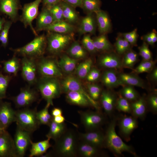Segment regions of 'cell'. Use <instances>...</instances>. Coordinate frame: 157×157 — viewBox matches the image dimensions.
<instances>
[{
	"label": "cell",
	"mask_w": 157,
	"mask_h": 157,
	"mask_svg": "<svg viewBox=\"0 0 157 157\" xmlns=\"http://www.w3.org/2000/svg\"><path fill=\"white\" fill-rule=\"evenodd\" d=\"M52 120L56 123L60 124L64 122L65 118L62 115H61L53 117Z\"/></svg>",
	"instance_id": "obj_58"
},
{
	"label": "cell",
	"mask_w": 157,
	"mask_h": 157,
	"mask_svg": "<svg viewBox=\"0 0 157 157\" xmlns=\"http://www.w3.org/2000/svg\"><path fill=\"white\" fill-rule=\"evenodd\" d=\"M122 87L119 94L130 102L136 100L140 96L134 86L125 85Z\"/></svg>",
	"instance_id": "obj_38"
},
{
	"label": "cell",
	"mask_w": 157,
	"mask_h": 157,
	"mask_svg": "<svg viewBox=\"0 0 157 157\" xmlns=\"http://www.w3.org/2000/svg\"><path fill=\"white\" fill-rule=\"evenodd\" d=\"M79 140L78 133L72 129H67L55 141L52 150L49 152L51 157H76Z\"/></svg>",
	"instance_id": "obj_1"
},
{
	"label": "cell",
	"mask_w": 157,
	"mask_h": 157,
	"mask_svg": "<svg viewBox=\"0 0 157 157\" xmlns=\"http://www.w3.org/2000/svg\"><path fill=\"white\" fill-rule=\"evenodd\" d=\"M101 73L100 70L95 67L92 68L86 78L88 81L93 83L98 81L100 78Z\"/></svg>",
	"instance_id": "obj_52"
},
{
	"label": "cell",
	"mask_w": 157,
	"mask_h": 157,
	"mask_svg": "<svg viewBox=\"0 0 157 157\" xmlns=\"http://www.w3.org/2000/svg\"><path fill=\"white\" fill-rule=\"evenodd\" d=\"M21 8L20 0H0V12L8 16L13 22L18 19Z\"/></svg>",
	"instance_id": "obj_17"
},
{
	"label": "cell",
	"mask_w": 157,
	"mask_h": 157,
	"mask_svg": "<svg viewBox=\"0 0 157 157\" xmlns=\"http://www.w3.org/2000/svg\"><path fill=\"white\" fill-rule=\"evenodd\" d=\"M37 87L42 97L51 105L53 99L59 97L62 92L60 83L55 77H41L37 81Z\"/></svg>",
	"instance_id": "obj_3"
},
{
	"label": "cell",
	"mask_w": 157,
	"mask_h": 157,
	"mask_svg": "<svg viewBox=\"0 0 157 157\" xmlns=\"http://www.w3.org/2000/svg\"><path fill=\"white\" fill-rule=\"evenodd\" d=\"M2 98H0V104L2 102Z\"/></svg>",
	"instance_id": "obj_63"
},
{
	"label": "cell",
	"mask_w": 157,
	"mask_h": 157,
	"mask_svg": "<svg viewBox=\"0 0 157 157\" xmlns=\"http://www.w3.org/2000/svg\"><path fill=\"white\" fill-rule=\"evenodd\" d=\"M83 0H62L75 8L77 7L82 8Z\"/></svg>",
	"instance_id": "obj_55"
},
{
	"label": "cell",
	"mask_w": 157,
	"mask_h": 157,
	"mask_svg": "<svg viewBox=\"0 0 157 157\" xmlns=\"http://www.w3.org/2000/svg\"><path fill=\"white\" fill-rule=\"evenodd\" d=\"M67 52L71 57L76 60L84 59L87 54V51L77 41L72 43Z\"/></svg>",
	"instance_id": "obj_33"
},
{
	"label": "cell",
	"mask_w": 157,
	"mask_h": 157,
	"mask_svg": "<svg viewBox=\"0 0 157 157\" xmlns=\"http://www.w3.org/2000/svg\"><path fill=\"white\" fill-rule=\"evenodd\" d=\"M139 54L142 58L143 60H153L151 53L147 43L144 42L141 46L139 48Z\"/></svg>",
	"instance_id": "obj_51"
},
{
	"label": "cell",
	"mask_w": 157,
	"mask_h": 157,
	"mask_svg": "<svg viewBox=\"0 0 157 157\" xmlns=\"http://www.w3.org/2000/svg\"><path fill=\"white\" fill-rule=\"evenodd\" d=\"M82 124L86 131L99 129L104 123L105 118L100 111H78Z\"/></svg>",
	"instance_id": "obj_7"
},
{
	"label": "cell",
	"mask_w": 157,
	"mask_h": 157,
	"mask_svg": "<svg viewBox=\"0 0 157 157\" xmlns=\"http://www.w3.org/2000/svg\"><path fill=\"white\" fill-rule=\"evenodd\" d=\"M96 31V24L92 13H88L80 21L77 29L80 35L87 33L94 34Z\"/></svg>",
	"instance_id": "obj_25"
},
{
	"label": "cell",
	"mask_w": 157,
	"mask_h": 157,
	"mask_svg": "<svg viewBox=\"0 0 157 157\" xmlns=\"http://www.w3.org/2000/svg\"><path fill=\"white\" fill-rule=\"evenodd\" d=\"M151 33L152 37V44L153 45L157 41V35L156 32L154 30H153Z\"/></svg>",
	"instance_id": "obj_60"
},
{
	"label": "cell",
	"mask_w": 157,
	"mask_h": 157,
	"mask_svg": "<svg viewBox=\"0 0 157 157\" xmlns=\"http://www.w3.org/2000/svg\"><path fill=\"white\" fill-rule=\"evenodd\" d=\"M51 105L47 103L45 107L40 111L37 112V118L40 124H44L48 126L52 120L53 117L49 112V108Z\"/></svg>",
	"instance_id": "obj_40"
},
{
	"label": "cell",
	"mask_w": 157,
	"mask_h": 157,
	"mask_svg": "<svg viewBox=\"0 0 157 157\" xmlns=\"http://www.w3.org/2000/svg\"><path fill=\"white\" fill-rule=\"evenodd\" d=\"M94 47L97 50L101 51H111L113 47L108 40L105 34L95 37L92 39Z\"/></svg>",
	"instance_id": "obj_35"
},
{
	"label": "cell",
	"mask_w": 157,
	"mask_h": 157,
	"mask_svg": "<svg viewBox=\"0 0 157 157\" xmlns=\"http://www.w3.org/2000/svg\"><path fill=\"white\" fill-rule=\"evenodd\" d=\"M93 61L88 58L80 63L76 69V74L78 77L83 79L86 78L92 68Z\"/></svg>",
	"instance_id": "obj_39"
},
{
	"label": "cell",
	"mask_w": 157,
	"mask_h": 157,
	"mask_svg": "<svg viewBox=\"0 0 157 157\" xmlns=\"http://www.w3.org/2000/svg\"><path fill=\"white\" fill-rule=\"evenodd\" d=\"M156 62L151 60H143L134 69L133 73L138 74L142 73L150 72L155 66Z\"/></svg>",
	"instance_id": "obj_41"
},
{
	"label": "cell",
	"mask_w": 157,
	"mask_h": 157,
	"mask_svg": "<svg viewBox=\"0 0 157 157\" xmlns=\"http://www.w3.org/2000/svg\"><path fill=\"white\" fill-rule=\"evenodd\" d=\"M49 131L46 134L47 138L52 139L56 141L67 130L66 125L64 122L58 124L54 122L53 120L49 126Z\"/></svg>",
	"instance_id": "obj_31"
},
{
	"label": "cell",
	"mask_w": 157,
	"mask_h": 157,
	"mask_svg": "<svg viewBox=\"0 0 157 157\" xmlns=\"http://www.w3.org/2000/svg\"><path fill=\"white\" fill-rule=\"evenodd\" d=\"M147 78L149 81L151 83H154L157 81V68L155 66L150 72L148 73Z\"/></svg>",
	"instance_id": "obj_54"
},
{
	"label": "cell",
	"mask_w": 157,
	"mask_h": 157,
	"mask_svg": "<svg viewBox=\"0 0 157 157\" xmlns=\"http://www.w3.org/2000/svg\"><path fill=\"white\" fill-rule=\"evenodd\" d=\"M122 36L131 45H135L136 44L138 38L137 30L135 29L131 32L124 33Z\"/></svg>",
	"instance_id": "obj_53"
},
{
	"label": "cell",
	"mask_w": 157,
	"mask_h": 157,
	"mask_svg": "<svg viewBox=\"0 0 157 157\" xmlns=\"http://www.w3.org/2000/svg\"><path fill=\"white\" fill-rule=\"evenodd\" d=\"M117 73V70L108 69L101 75V82L108 89L112 90L121 86L118 78Z\"/></svg>",
	"instance_id": "obj_24"
},
{
	"label": "cell",
	"mask_w": 157,
	"mask_h": 157,
	"mask_svg": "<svg viewBox=\"0 0 157 157\" xmlns=\"http://www.w3.org/2000/svg\"><path fill=\"white\" fill-rule=\"evenodd\" d=\"M117 97V94L112 89L102 90L99 99L102 108L108 115H111L115 109Z\"/></svg>",
	"instance_id": "obj_20"
},
{
	"label": "cell",
	"mask_w": 157,
	"mask_h": 157,
	"mask_svg": "<svg viewBox=\"0 0 157 157\" xmlns=\"http://www.w3.org/2000/svg\"><path fill=\"white\" fill-rule=\"evenodd\" d=\"M46 37L43 34L36 37L24 46L13 49L15 54L35 59L42 56L47 48Z\"/></svg>",
	"instance_id": "obj_4"
},
{
	"label": "cell",
	"mask_w": 157,
	"mask_h": 157,
	"mask_svg": "<svg viewBox=\"0 0 157 157\" xmlns=\"http://www.w3.org/2000/svg\"><path fill=\"white\" fill-rule=\"evenodd\" d=\"M35 31H40L44 29L53 22L51 13L48 8L43 6L42 10L37 16Z\"/></svg>",
	"instance_id": "obj_26"
},
{
	"label": "cell",
	"mask_w": 157,
	"mask_h": 157,
	"mask_svg": "<svg viewBox=\"0 0 157 157\" xmlns=\"http://www.w3.org/2000/svg\"><path fill=\"white\" fill-rule=\"evenodd\" d=\"M62 0H42L43 6L49 8L60 2Z\"/></svg>",
	"instance_id": "obj_56"
},
{
	"label": "cell",
	"mask_w": 157,
	"mask_h": 157,
	"mask_svg": "<svg viewBox=\"0 0 157 157\" xmlns=\"http://www.w3.org/2000/svg\"><path fill=\"white\" fill-rule=\"evenodd\" d=\"M0 157H18L14 139L6 131L0 135Z\"/></svg>",
	"instance_id": "obj_15"
},
{
	"label": "cell",
	"mask_w": 157,
	"mask_h": 157,
	"mask_svg": "<svg viewBox=\"0 0 157 157\" xmlns=\"http://www.w3.org/2000/svg\"><path fill=\"white\" fill-rule=\"evenodd\" d=\"M31 133L17 126L14 139L18 157H24L31 144Z\"/></svg>",
	"instance_id": "obj_13"
},
{
	"label": "cell",
	"mask_w": 157,
	"mask_h": 157,
	"mask_svg": "<svg viewBox=\"0 0 157 157\" xmlns=\"http://www.w3.org/2000/svg\"><path fill=\"white\" fill-rule=\"evenodd\" d=\"M81 42L83 47L86 51L92 53L97 51L94 45L93 40L90 34H85Z\"/></svg>",
	"instance_id": "obj_50"
},
{
	"label": "cell",
	"mask_w": 157,
	"mask_h": 157,
	"mask_svg": "<svg viewBox=\"0 0 157 157\" xmlns=\"http://www.w3.org/2000/svg\"><path fill=\"white\" fill-rule=\"evenodd\" d=\"M6 20L3 17H0V32L3 28L4 24Z\"/></svg>",
	"instance_id": "obj_61"
},
{
	"label": "cell",
	"mask_w": 157,
	"mask_h": 157,
	"mask_svg": "<svg viewBox=\"0 0 157 157\" xmlns=\"http://www.w3.org/2000/svg\"><path fill=\"white\" fill-rule=\"evenodd\" d=\"M66 93L67 100L71 104L82 107H93L88 99L81 93L72 91H68Z\"/></svg>",
	"instance_id": "obj_27"
},
{
	"label": "cell",
	"mask_w": 157,
	"mask_h": 157,
	"mask_svg": "<svg viewBox=\"0 0 157 157\" xmlns=\"http://www.w3.org/2000/svg\"><path fill=\"white\" fill-rule=\"evenodd\" d=\"M3 70L6 73L16 76L21 67L19 59L15 56L11 59L3 62Z\"/></svg>",
	"instance_id": "obj_37"
},
{
	"label": "cell",
	"mask_w": 157,
	"mask_h": 157,
	"mask_svg": "<svg viewBox=\"0 0 157 157\" xmlns=\"http://www.w3.org/2000/svg\"><path fill=\"white\" fill-rule=\"evenodd\" d=\"M88 92L90 97L94 101H97L100 99L102 91L100 86L95 84H87Z\"/></svg>",
	"instance_id": "obj_47"
},
{
	"label": "cell",
	"mask_w": 157,
	"mask_h": 157,
	"mask_svg": "<svg viewBox=\"0 0 157 157\" xmlns=\"http://www.w3.org/2000/svg\"><path fill=\"white\" fill-rule=\"evenodd\" d=\"M36 109L27 107L15 111V122L17 126L31 133L37 130L40 125L37 117Z\"/></svg>",
	"instance_id": "obj_5"
},
{
	"label": "cell",
	"mask_w": 157,
	"mask_h": 157,
	"mask_svg": "<svg viewBox=\"0 0 157 157\" xmlns=\"http://www.w3.org/2000/svg\"><path fill=\"white\" fill-rule=\"evenodd\" d=\"M115 109L119 111L131 114V108L130 102L119 94Z\"/></svg>",
	"instance_id": "obj_43"
},
{
	"label": "cell",
	"mask_w": 157,
	"mask_h": 157,
	"mask_svg": "<svg viewBox=\"0 0 157 157\" xmlns=\"http://www.w3.org/2000/svg\"><path fill=\"white\" fill-rule=\"evenodd\" d=\"M99 65L101 67L107 69H121L123 68L122 58L112 51L107 52L101 55L98 60Z\"/></svg>",
	"instance_id": "obj_16"
},
{
	"label": "cell",
	"mask_w": 157,
	"mask_h": 157,
	"mask_svg": "<svg viewBox=\"0 0 157 157\" xmlns=\"http://www.w3.org/2000/svg\"><path fill=\"white\" fill-rule=\"evenodd\" d=\"M117 76L121 86L128 85L147 90L149 89L148 86L145 82L137 74L134 73H127L118 72Z\"/></svg>",
	"instance_id": "obj_19"
},
{
	"label": "cell",
	"mask_w": 157,
	"mask_h": 157,
	"mask_svg": "<svg viewBox=\"0 0 157 157\" xmlns=\"http://www.w3.org/2000/svg\"><path fill=\"white\" fill-rule=\"evenodd\" d=\"M119 128L120 135L126 141L130 140V136L138 126L137 119L132 116H124L119 121Z\"/></svg>",
	"instance_id": "obj_14"
},
{
	"label": "cell",
	"mask_w": 157,
	"mask_h": 157,
	"mask_svg": "<svg viewBox=\"0 0 157 157\" xmlns=\"http://www.w3.org/2000/svg\"><path fill=\"white\" fill-rule=\"evenodd\" d=\"M75 30L74 25L63 20L53 22L44 30L60 33L69 34L73 33Z\"/></svg>",
	"instance_id": "obj_28"
},
{
	"label": "cell",
	"mask_w": 157,
	"mask_h": 157,
	"mask_svg": "<svg viewBox=\"0 0 157 157\" xmlns=\"http://www.w3.org/2000/svg\"><path fill=\"white\" fill-rule=\"evenodd\" d=\"M77 156L82 157H97L105 156L104 153L98 148L79 139L77 147Z\"/></svg>",
	"instance_id": "obj_22"
},
{
	"label": "cell",
	"mask_w": 157,
	"mask_h": 157,
	"mask_svg": "<svg viewBox=\"0 0 157 157\" xmlns=\"http://www.w3.org/2000/svg\"><path fill=\"white\" fill-rule=\"evenodd\" d=\"M39 59L36 61L37 69L41 77L58 78L63 76L61 69L55 59L42 56Z\"/></svg>",
	"instance_id": "obj_8"
},
{
	"label": "cell",
	"mask_w": 157,
	"mask_h": 157,
	"mask_svg": "<svg viewBox=\"0 0 157 157\" xmlns=\"http://www.w3.org/2000/svg\"><path fill=\"white\" fill-rule=\"evenodd\" d=\"M46 37L47 49L50 53L57 55L62 53L74 40L73 33L63 34L49 31Z\"/></svg>",
	"instance_id": "obj_6"
},
{
	"label": "cell",
	"mask_w": 157,
	"mask_h": 157,
	"mask_svg": "<svg viewBox=\"0 0 157 157\" xmlns=\"http://www.w3.org/2000/svg\"><path fill=\"white\" fill-rule=\"evenodd\" d=\"M144 39L148 44L152 45V37L151 32L145 35L144 37Z\"/></svg>",
	"instance_id": "obj_59"
},
{
	"label": "cell",
	"mask_w": 157,
	"mask_h": 157,
	"mask_svg": "<svg viewBox=\"0 0 157 157\" xmlns=\"http://www.w3.org/2000/svg\"><path fill=\"white\" fill-rule=\"evenodd\" d=\"M48 8L53 17V22L64 20L63 10L60 2Z\"/></svg>",
	"instance_id": "obj_48"
},
{
	"label": "cell",
	"mask_w": 157,
	"mask_h": 157,
	"mask_svg": "<svg viewBox=\"0 0 157 157\" xmlns=\"http://www.w3.org/2000/svg\"><path fill=\"white\" fill-rule=\"evenodd\" d=\"M78 135L80 140L98 148L104 147L105 134L99 129L84 133H78Z\"/></svg>",
	"instance_id": "obj_18"
},
{
	"label": "cell",
	"mask_w": 157,
	"mask_h": 157,
	"mask_svg": "<svg viewBox=\"0 0 157 157\" xmlns=\"http://www.w3.org/2000/svg\"><path fill=\"white\" fill-rule=\"evenodd\" d=\"M38 97L37 92L28 86L22 88L19 93L13 97L12 100L17 107L24 108L35 101Z\"/></svg>",
	"instance_id": "obj_12"
},
{
	"label": "cell",
	"mask_w": 157,
	"mask_h": 157,
	"mask_svg": "<svg viewBox=\"0 0 157 157\" xmlns=\"http://www.w3.org/2000/svg\"><path fill=\"white\" fill-rule=\"evenodd\" d=\"M117 121V118L114 117L108 126L105 134L104 147L108 149L116 156H121L123 152H126L137 157L133 148L124 142L116 133L115 127Z\"/></svg>",
	"instance_id": "obj_2"
},
{
	"label": "cell",
	"mask_w": 157,
	"mask_h": 157,
	"mask_svg": "<svg viewBox=\"0 0 157 157\" xmlns=\"http://www.w3.org/2000/svg\"><path fill=\"white\" fill-rule=\"evenodd\" d=\"M15 112L10 103L2 102L0 104V124L5 130L15 122Z\"/></svg>",
	"instance_id": "obj_21"
},
{
	"label": "cell",
	"mask_w": 157,
	"mask_h": 157,
	"mask_svg": "<svg viewBox=\"0 0 157 157\" xmlns=\"http://www.w3.org/2000/svg\"><path fill=\"white\" fill-rule=\"evenodd\" d=\"M99 31L101 34H105L110 29L111 24L107 14L101 10L95 13Z\"/></svg>",
	"instance_id": "obj_32"
},
{
	"label": "cell",
	"mask_w": 157,
	"mask_h": 157,
	"mask_svg": "<svg viewBox=\"0 0 157 157\" xmlns=\"http://www.w3.org/2000/svg\"><path fill=\"white\" fill-rule=\"evenodd\" d=\"M12 22L11 20L6 21L0 33V42L4 47H6L8 44V33Z\"/></svg>",
	"instance_id": "obj_46"
},
{
	"label": "cell",
	"mask_w": 157,
	"mask_h": 157,
	"mask_svg": "<svg viewBox=\"0 0 157 157\" xmlns=\"http://www.w3.org/2000/svg\"><path fill=\"white\" fill-rule=\"evenodd\" d=\"M50 139L47 138V140L37 142H33L31 140L30 143L31 147L29 156H41L46 153L47 150L51 145L49 142Z\"/></svg>",
	"instance_id": "obj_30"
},
{
	"label": "cell",
	"mask_w": 157,
	"mask_h": 157,
	"mask_svg": "<svg viewBox=\"0 0 157 157\" xmlns=\"http://www.w3.org/2000/svg\"><path fill=\"white\" fill-rule=\"evenodd\" d=\"M77 62V60L64 54L61 57L58 63L61 69L65 73H69L75 68Z\"/></svg>",
	"instance_id": "obj_34"
},
{
	"label": "cell",
	"mask_w": 157,
	"mask_h": 157,
	"mask_svg": "<svg viewBox=\"0 0 157 157\" xmlns=\"http://www.w3.org/2000/svg\"><path fill=\"white\" fill-rule=\"evenodd\" d=\"M36 60L34 58L23 56L21 60L22 76L30 85L36 83L37 81Z\"/></svg>",
	"instance_id": "obj_11"
},
{
	"label": "cell",
	"mask_w": 157,
	"mask_h": 157,
	"mask_svg": "<svg viewBox=\"0 0 157 157\" xmlns=\"http://www.w3.org/2000/svg\"><path fill=\"white\" fill-rule=\"evenodd\" d=\"M42 1V0H35L25 4L22 8V14L20 19L24 27L29 26L33 33L36 36L38 35L32 25V23L38 15L39 7Z\"/></svg>",
	"instance_id": "obj_10"
},
{
	"label": "cell",
	"mask_w": 157,
	"mask_h": 157,
	"mask_svg": "<svg viewBox=\"0 0 157 157\" xmlns=\"http://www.w3.org/2000/svg\"><path fill=\"white\" fill-rule=\"evenodd\" d=\"M1 67V65H0V68Z\"/></svg>",
	"instance_id": "obj_64"
},
{
	"label": "cell",
	"mask_w": 157,
	"mask_h": 157,
	"mask_svg": "<svg viewBox=\"0 0 157 157\" xmlns=\"http://www.w3.org/2000/svg\"><path fill=\"white\" fill-rule=\"evenodd\" d=\"M60 3L63 10L64 20L73 25L76 24L79 17L75 8L63 1L60 2Z\"/></svg>",
	"instance_id": "obj_29"
},
{
	"label": "cell",
	"mask_w": 157,
	"mask_h": 157,
	"mask_svg": "<svg viewBox=\"0 0 157 157\" xmlns=\"http://www.w3.org/2000/svg\"><path fill=\"white\" fill-rule=\"evenodd\" d=\"M131 44L123 38L118 37L115 44L116 51L118 55L124 54L131 49Z\"/></svg>",
	"instance_id": "obj_44"
},
{
	"label": "cell",
	"mask_w": 157,
	"mask_h": 157,
	"mask_svg": "<svg viewBox=\"0 0 157 157\" xmlns=\"http://www.w3.org/2000/svg\"><path fill=\"white\" fill-rule=\"evenodd\" d=\"M100 0H83L81 8L88 13H95L100 10Z\"/></svg>",
	"instance_id": "obj_42"
},
{
	"label": "cell",
	"mask_w": 157,
	"mask_h": 157,
	"mask_svg": "<svg viewBox=\"0 0 157 157\" xmlns=\"http://www.w3.org/2000/svg\"><path fill=\"white\" fill-rule=\"evenodd\" d=\"M62 110L59 108H54L51 111V115L52 117L62 115Z\"/></svg>",
	"instance_id": "obj_57"
},
{
	"label": "cell",
	"mask_w": 157,
	"mask_h": 157,
	"mask_svg": "<svg viewBox=\"0 0 157 157\" xmlns=\"http://www.w3.org/2000/svg\"><path fill=\"white\" fill-rule=\"evenodd\" d=\"M132 116L141 119L146 117L148 111L146 96H140L136 100L130 102Z\"/></svg>",
	"instance_id": "obj_23"
},
{
	"label": "cell",
	"mask_w": 157,
	"mask_h": 157,
	"mask_svg": "<svg viewBox=\"0 0 157 157\" xmlns=\"http://www.w3.org/2000/svg\"><path fill=\"white\" fill-rule=\"evenodd\" d=\"M60 84L62 91L65 93L70 91H75L81 93L88 99L93 107L97 110L100 111V107L97 102L90 97L80 81L76 77L72 75L67 76L62 80Z\"/></svg>",
	"instance_id": "obj_9"
},
{
	"label": "cell",
	"mask_w": 157,
	"mask_h": 157,
	"mask_svg": "<svg viewBox=\"0 0 157 157\" xmlns=\"http://www.w3.org/2000/svg\"><path fill=\"white\" fill-rule=\"evenodd\" d=\"M123 55V57L122 58V68L133 70L134 65L139 60L138 54L135 51L130 49Z\"/></svg>",
	"instance_id": "obj_36"
},
{
	"label": "cell",
	"mask_w": 157,
	"mask_h": 157,
	"mask_svg": "<svg viewBox=\"0 0 157 157\" xmlns=\"http://www.w3.org/2000/svg\"><path fill=\"white\" fill-rule=\"evenodd\" d=\"M6 130L3 129L0 124V135L3 133Z\"/></svg>",
	"instance_id": "obj_62"
},
{
	"label": "cell",
	"mask_w": 157,
	"mask_h": 157,
	"mask_svg": "<svg viewBox=\"0 0 157 157\" xmlns=\"http://www.w3.org/2000/svg\"><path fill=\"white\" fill-rule=\"evenodd\" d=\"M12 77L4 75L0 73V98L2 99L6 97V91Z\"/></svg>",
	"instance_id": "obj_49"
},
{
	"label": "cell",
	"mask_w": 157,
	"mask_h": 157,
	"mask_svg": "<svg viewBox=\"0 0 157 157\" xmlns=\"http://www.w3.org/2000/svg\"><path fill=\"white\" fill-rule=\"evenodd\" d=\"M146 100L148 110L154 114L157 113V94L154 92L146 96Z\"/></svg>",
	"instance_id": "obj_45"
}]
</instances>
